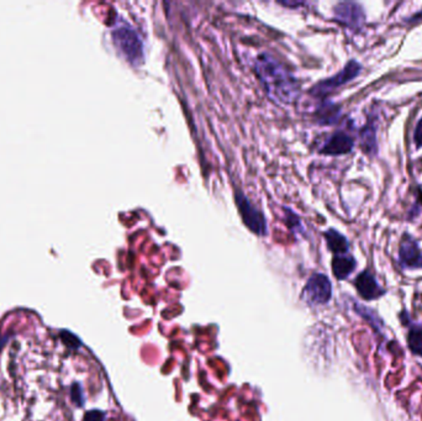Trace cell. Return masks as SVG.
Returning <instances> with one entry per match:
<instances>
[{
  "label": "cell",
  "instance_id": "6da1fadb",
  "mask_svg": "<svg viewBox=\"0 0 422 421\" xmlns=\"http://www.w3.org/2000/svg\"><path fill=\"white\" fill-rule=\"evenodd\" d=\"M254 69L270 100L278 104H291L298 99L300 94L298 79L272 55H259L254 59Z\"/></svg>",
  "mask_w": 422,
  "mask_h": 421
},
{
  "label": "cell",
  "instance_id": "7a4b0ae2",
  "mask_svg": "<svg viewBox=\"0 0 422 421\" xmlns=\"http://www.w3.org/2000/svg\"><path fill=\"white\" fill-rule=\"evenodd\" d=\"M112 40L117 51L122 53L127 64L132 67H140L143 64L145 53L141 37L129 24L122 22L112 31Z\"/></svg>",
  "mask_w": 422,
  "mask_h": 421
},
{
  "label": "cell",
  "instance_id": "3957f363",
  "mask_svg": "<svg viewBox=\"0 0 422 421\" xmlns=\"http://www.w3.org/2000/svg\"><path fill=\"white\" fill-rule=\"evenodd\" d=\"M361 72H362V64H358L356 59H351L338 73L330 78L323 79L321 82H317L309 93L315 98L323 99L338 88L349 85V82L358 77Z\"/></svg>",
  "mask_w": 422,
  "mask_h": 421
},
{
  "label": "cell",
  "instance_id": "277c9868",
  "mask_svg": "<svg viewBox=\"0 0 422 421\" xmlns=\"http://www.w3.org/2000/svg\"><path fill=\"white\" fill-rule=\"evenodd\" d=\"M235 203L245 227L259 236L267 235V222L263 213L257 209L242 190H235Z\"/></svg>",
  "mask_w": 422,
  "mask_h": 421
},
{
  "label": "cell",
  "instance_id": "5b68a950",
  "mask_svg": "<svg viewBox=\"0 0 422 421\" xmlns=\"http://www.w3.org/2000/svg\"><path fill=\"white\" fill-rule=\"evenodd\" d=\"M331 297H333V285L328 276L315 273L307 279L301 294V299L304 300L307 306H319L328 304Z\"/></svg>",
  "mask_w": 422,
  "mask_h": 421
},
{
  "label": "cell",
  "instance_id": "8992f818",
  "mask_svg": "<svg viewBox=\"0 0 422 421\" xmlns=\"http://www.w3.org/2000/svg\"><path fill=\"white\" fill-rule=\"evenodd\" d=\"M335 22L347 27L352 31H358L363 27L365 22V13L363 8L354 1H343L338 3L333 8Z\"/></svg>",
  "mask_w": 422,
  "mask_h": 421
},
{
  "label": "cell",
  "instance_id": "52a82bcc",
  "mask_svg": "<svg viewBox=\"0 0 422 421\" xmlns=\"http://www.w3.org/2000/svg\"><path fill=\"white\" fill-rule=\"evenodd\" d=\"M399 264L404 269H422V251L416 240L405 234L399 246Z\"/></svg>",
  "mask_w": 422,
  "mask_h": 421
},
{
  "label": "cell",
  "instance_id": "ba28073f",
  "mask_svg": "<svg viewBox=\"0 0 422 421\" xmlns=\"http://www.w3.org/2000/svg\"><path fill=\"white\" fill-rule=\"evenodd\" d=\"M354 141L346 132L337 131L330 136L328 141L320 148V153L325 156H342L354 150Z\"/></svg>",
  "mask_w": 422,
  "mask_h": 421
},
{
  "label": "cell",
  "instance_id": "9c48e42d",
  "mask_svg": "<svg viewBox=\"0 0 422 421\" xmlns=\"http://www.w3.org/2000/svg\"><path fill=\"white\" fill-rule=\"evenodd\" d=\"M356 290L364 300L379 299L386 294V290L380 287L374 276L370 271H364L354 280Z\"/></svg>",
  "mask_w": 422,
  "mask_h": 421
},
{
  "label": "cell",
  "instance_id": "30bf717a",
  "mask_svg": "<svg viewBox=\"0 0 422 421\" xmlns=\"http://www.w3.org/2000/svg\"><path fill=\"white\" fill-rule=\"evenodd\" d=\"M341 116V106L333 101L325 100L321 106L317 108L315 113V122L321 127H331L338 122Z\"/></svg>",
  "mask_w": 422,
  "mask_h": 421
},
{
  "label": "cell",
  "instance_id": "8fae6325",
  "mask_svg": "<svg viewBox=\"0 0 422 421\" xmlns=\"http://www.w3.org/2000/svg\"><path fill=\"white\" fill-rule=\"evenodd\" d=\"M356 266H357L356 259L347 253L346 255H336L333 258V272L338 280L349 278L354 269H356Z\"/></svg>",
  "mask_w": 422,
  "mask_h": 421
},
{
  "label": "cell",
  "instance_id": "7c38bea8",
  "mask_svg": "<svg viewBox=\"0 0 422 421\" xmlns=\"http://www.w3.org/2000/svg\"><path fill=\"white\" fill-rule=\"evenodd\" d=\"M325 241L328 245V250L336 256V255H346L349 252V243L344 235L338 232L335 229H328L323 234Z\"/></svg>",
  "mask_w": 422,
  "mask_h": 421
},
{
  "label": "cell",
  "instance_id": "4fadbf2b",
  "mask_svg": "<svg viewBox=\"0 0 422 421\" xmlns=\"http://www.w3.org/2000/svg\"><path fill=\"white\" fill-rule=\"evenodd\" d=\"M361 145L363 151L373 156L377 155L378 145H377V125L373 120H370L368 124L361 130Z\"/></svg>",
  "mask_w": 422,
  "mask_h": 421
},
{
  "label": "cell",
  "instance_id": "5bb4252c",
  "mask_svg": "<svg viewBox=\"0 0 422 421\" xmlns=\"http://www.w3.org/2000/svg\"><path fill=\"white\" fill-rule=\"evenodd\" d=\"M407 345L414 355L422 356V327H412L407 335Z\"/></svg>",
  "mask_w": 422,
  "mask_h": 421
},
{
  "label": "cell",
  "instance_id": "9a60e30c",
  "mask_svg": "<svg viewBox=\"0 0 422 421\" xmlns=\"http://www.w3.org/2000/svg\"><path fill=\"white\" fill-rule=\"evenodd\" d=\"M356 311L363 317L364 320L370 322V325L374 327L377 331H380V329L383 327V322L374 311L370 309V308H367V306H359V304H356Z\"/></svg>",
  "mask_w": 422,
  "mask_h": 421
},
{
  "label": "cell",
  "instance_id": "2e32d148",
  "mask_svg": "<svg viewBox=\"0 0 422 421\" xmlns=\"http://www.w3.org/2000/svg\"><path fill=\"white\" fill-rule=\"evenodd\" d=\"M285 211V222L288 227L291 229L293 232H303L304 231V227L301 224L300 217L296 215L294 211L291 209H284Z\"/></svg>",
  "mask_w": 422,
  "mask_h": 421
},
{
  "label": "cell",
  "instance_id": "e0dca14e",
  "mask_svg": "<svg viewBox=\"0 0 422 421\" xmlns=\"http://www.w3.org/2000/svg\"><path fill=\"white\" fill-rule=\"evenodd\" d=\"M61 338L64 341V345L71 350H77L80 348V340L78 337L73 335L72 332L67 331V330H62L61 332Z\"/></svg>",
  "mask_w": 422,
  "mask_h": 421
},
{
  "label": "cell",
  "instance_id": "ac0fdd59",
  "mask_svg": "<svg viewBox=\"0 0 422 421\" xmlns=\"http://www.w3.org/2000/svg\"><path fill=\"white\" fill-rule=\"evenodd\" d=\"M71 398H72V401L75 406H85V393H83V388H82L80 383H74L71 387Z\"/></svg>",
  "mask_w": 422,
  "mask_h": 421
},
{
  "label": "cell",
  "instance_id": "d6986e66",
  "mask_svg": "<svg viewBox=\"0 0 422 421\" xmlns=\"http://www.w3.org/2000/svg\"><path fill=\"white\" fill-rule=\"evenodd\" d=\"M106 413L104 411H90L88 413H85V419L83 421H106Z\"/></svg>",
  "mask_w": 422,
  "mask_h": 421
},
{
  "label": "cell",
  "instance_id": "ffe728a7",
  "mask_svg": "<svg viewBox=\"0 0 422 421\" xmlns=\"http://www.w3.org/2000/svg\"><path fill=\"white\" fill-rule=\"evenodd\" d=\"M414 141L416 145V148H422V117L417 122L416 127H415V134H414Z\"/></svg>",
  "mask_w": 422,
  "mask_h": 421
},
{
  "label": "cell",
  "instance_id": "44dd1931",
  "mask_svg": "<svg viewBox=\"0 0 422 421\" xmlns=\"http://www.w3.org/2000/svg\"><path fill=\"white\" fill-rule=\"evenodd\" d=\"M279 4H282L283 6H288V8L303 6V3H286V1H279Z\"/></svg>",
  "mask_w": 422,
  "mask_h": 421
}]
</instances>
